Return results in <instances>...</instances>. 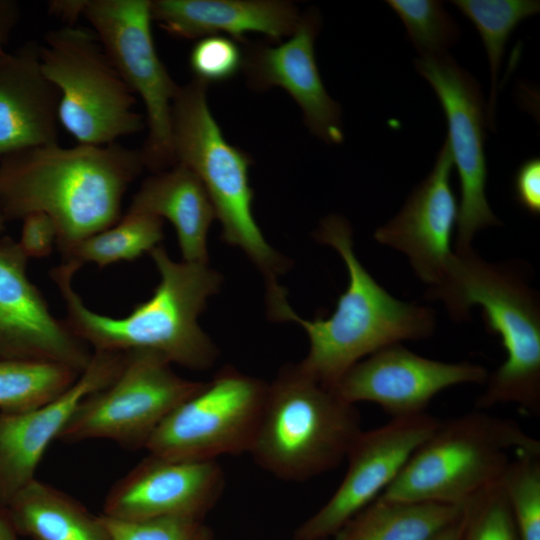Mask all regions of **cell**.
<instances>
[{
  "instance_id": "1",
  "label": "cell",
  "mask_w": 540,
  "mask_h": 540,
  "mask_svg": "<svg viewBox=\"0 0 540 540\" xmlns=\"http://www.w3.org/2000/svg\"><path fill=\"white\" fill-rule=\"evenodd\" d=\"M143 168L140 151L117 142L8 154L0 157V215L5 221L48 215L63 255L121 218L123 197Z\"/></svg>"
},
{
  "instance_id": "2",
  "label": "cell",
  "mask_w": 540,
  "mask_h": 540,
  "mask_svg": "<svg viewBox=\"0 0 540 540\" xmlns=\"http://www.w3.org/2000/svg\"><path fill=\"white\" fill-rule=\"evenodd\" d=\"M149 255L160 281L152 296L121 318L91 310L72 281L80 267L62 262L51 270L66 308L65 324L93 351L150 350L191 370L214 365L219 351L198 323L206 303L222 284L208 264L174 261L160 245Z\"/></svg>"
},
{
  "instance_id": "3",
  "label": "cell",
  "mask_w": 540,
  "mask_h": 540,
  "mask_svg": "<svg viewBox=\"0 0 540 540\" xmlns=\"http://www.w3.org/2000/svg\"><path fill=\"white\" fill-rule=\"evenodd\" d=\"M333 247L348 272V286L331 316L307 320L292 309L287 321L299 324L309 350L299 365L323 385L333 388L357 362L396 343L429 338L435 331L433 310L392 296L371 276L354 251L353 232L340 215L324 218L315 232Z\"/></svg>"
},
{
  "instance_id": "4",
  "label": "cell",
  "mask_w": 540,
  "mask_h": 540,
  "mask_svg": "<svg viewBox=\"0 0 540 540\" xmlns=\"http://www.w3.org/2000/svg\"><path fill=\"white\" fill-rule=\"evenodd\" d=\"M445 282L427 298L444 303L450 317L465 321L479 305L488 333L497 334L506 359L485 382L479 408L514 404L540 415V302L520 270L482 259L473 249L456 252Z\"/></svg>"
},
{
  "instance_id": "5",
  "label": "cell",
  "mask_w": 540,
  "mask_h": 540,
  "mask_svg": "<svg viewBox=\"0 0 540 540\" xmlns=\"http://www.w3.org/2000/svg\"><path fill=\"white\" fill-rule=\"evenodd\" d=\"M206 83L193 79L180 86L172 103V141L176 164L192 170L203 183L222 226L221 239L240 248L264 277L267 305L287 301L278 278L288 261L264 238L252 213L250 157L229 144L211 114Z\"/></svg>"
},
{
  "instance_id": "6",
  "label": "cell",
  "mask_w": 540,
  "mask_h": 540,
  "mask_svg": "<svg viewBox=\"0 0 540 540\" xmlns=\"http://www.w3.org/2000/svg\"><path fill=\"white\" fill-rule=\"evenodd\" d=\"M362 430L355 404L287 364L268 383L249 453L276 478L302 482L338 467Z\"/></svg>"
},
{
  "instance_id": "7",
  "label": "cell",
  "mask_w": 540,
  "mask_h": 540,
  "mask_svg": "<svg viewBox=\"0 0 540 540\" xmlns=\"http://www.w3.org/2000/svg\"><path fill=\"white\" fill-rule=\"evenodd\" d=\"M521 451L540 452V442L512 420L477 411L440 421L381 496L466 505Z\"/></svg>"
},
{
  "instance_id": "8",
  "label": "cell",
  "mask_w": 540,
  "mask_h": 540,
  "mask_svg": "<svg viewBox=\"0 0 540 540\" xmlns=\"http://www.w3.org/2000/svg\"><path fill=\"white\" fill-rule=\"evenodd\" d=\"M39 50L43 72L60 93L59 123L78 144L108 145L144 129L135 94L93 30H50Z\"/></svg>"
},
{
  "instance_id": "9",
  "label": "cell",
  "mask_w": 540,
  "mask_h": 540,
  "mask_svg": "<svg viewBox=\"0 0 540 540\" xmlns=\"http://www.w3.org/2000/svg\"><path fill=\"white\" fill-rule=\"evenodd\" d=\"M204 383L181 377L157 352L127 351L119 374L79 403L57 440H109L126 449H145L167 416Z\"/></svg>"
},
{
  "instance_id": "10",
  "label": "cell",
  "mask_w": 540,
  "mask_h": 540,
  "mask_svg": "<svg viewBox=\"0 0 540 540\" xmlns=\"http://www.w3.org/2000/svg\"><path fill=\"white\" fill-rule=\"evenodd\" d=\"M149 0H85L90 23L122 79L144 103L147 137L139 150L153 173L176 165L172 141V103L180 86L159 58L151 32Z\"/></svg>"
},
{
  "instance_id": "11",
  "label": "cell",
  "mask_w": 540,
  "mask_h": 540,
  "mask_svg": "<svg viewBox=\"0 0 540 540\" xmlns=\"http://www.w3.org/2000/svg\"><path fill=\"white\" fill-rule=\"evenodd\" d=\"M267 389L264 380L226 366L167 416L145 449L184 461L249 453Z\"/></svg>"
},
{
  "instance_id": "12",
  "label": "cell",
  "mask_w": 540,
  "mask_h": 540,
  "mask_svg": "<svg viewBox=\"0 0 540 540\" xmlns=\"http://www.w3.org/2000/svg\"><path fill=\"white\" fill-rule=\"evenodd\" d=\"M416 71L435 91L447 119L446 139L460 182L456 252L472 249L476 233L500 226L486 197V111L479 83L448 54L420 56Z\"/></svg>"
},
{
  "instance_id": "13",
  "label": "cell",
  "mask_w": 540,
  "mask_h": 540,
  "mask_svg": "<svg viewBox=\"0 0 540 540\" xmlns=\"http://www.w3.org/2000/svg\"><path fill=\"white\" fill-rule=\"evenodd\" d=\"M439 423L425 412L392 418L380 427L362 430L347 452V470L340 485L296 528L294 540L331 539L393 483Z\"/></svg>"
},
{
  "instance_id": "14",
  "label": "cell",
  "mask_w": 540,
  "mask_h": 540,
  "mask_svg": "<svg viewBox=\"0 0 540 540\" xmlns=\"http://www.w3.org/2000/svg\"><path fill=\"white\" fill-rule=\"evenodd\" d=\"M488 375L479 364L426 358L396 343L354 364L333 389L351 404L372 402L397 418L425 413L440 392L461 384H485Z\"/></svg>"
},
{
  "instance_id": "15",
  "label": "cell",
  "mask_w": 540,
  "mask_h": 540,
  "mask_svg": "<svg viewBox=\"0 0 540 540\" xmlns=\"http://www.w3.org/2000/svg\"><path fill=\"white\" fill-rule=\"evenodd\" d=\"M17 241L0 239V359L57 363L81 373L93 351L57 319L27 274Z\"/></svg>"
},
{
  "instance_id": "16",
  "label": "cell",
  "mask_w": 540,
  "mask_h": 540,
  "mask_svg": "<svg viewBox=\"0 0 540 540\" xmlns=\"http://www.w3.org/2000/svg\"><path fill=\"white\" fill-rule=\"evenodd\" d=\"M225 482L217 460L184 461L148 453L110 488L102 515L120 521L204 520L221 498Z\"/></svg>"
},
{
  "instance_id": "17",
  "label": "cell",
  "mask_w": 540,
  "mask_h": 540,
  "mask_svg": "<svg viewBox=\"0 0 540 540\" xmlns=\"http://www.w3.org/2000/svg\"><path fill=\"white\" fill-rule=\"evenodd\" d=\"M453 160L443 143L427 177L410 193L401 210L376 229L374 239L403 253L428 290L439 288L455 261L452 246L459 204L452 187Z\"/></svg>"
},
{
  "instance_id": "18",
  "label": "cell",
  "mask_w": 540,
  "mask_h": 540,
  "mask_svg": "<svg viewBox=\"0 0 540 540\" xmlns=\"http://www.w3.org/2000/svg\"><path fill=\"white\" fill-rule=\"evenodd\" d=\"M124 361L125 352L93 351L88 366L57 398L23 413L0 412V508L36 478L46 449L79 403L111 383Z\"/></svg>"
},
{
  "instance_id": "19",
  "label": "cell",
  "mask_w": 540,
  "mask_h": 540,
  "mask_svg": "<svg viewBox=\"0 0 540 540\" xmlns=\"http://www.w3.org/2000/svg\"><path fill=\"white\" fill-rule=\"evenodd\" d=\"M320 24L319 13L308 11L285 43L249 46L242 68L254 89L284 88L301 108L309 130L326 143L340 144L344 139L341 109L327 93L315 60Z\"/></svg>"
},
{
  "instance_id": "20",
  "label": "cell",
  "mask_w": 540,
  "mask_h": 540,
  "mask_svg": "<svg viewBox=\"0 0 540 540\" xmlns=\"http://www.w3.org/2000/svg\"><path fill=\"white\" fill-rule=\"evenodd\" d=\"M39 49L30 41L0 57V157L58 143L60 93Z\"/></svg>"
},
{
  "instance_id": "21",
  "label": "cell",
  "mask_w": 540,
  "mask_h": 540,
  "mask_svg": "<svg viewBox=\"0 0 540 540\" xmlns=\"http://www.w3.org/2000/svg\"><path fill=\"white\" fill-rule=\"evenodd\" d=\"M150 8L152 20L184 39L225 33L244 40L245 33L258 32L280 40L300 20L296 7L280 0H154Z\"/></svg>"
},
{
  "instance_id": "22",
  "label": "cell",
  "mask_w": 540,
  "mask_h": 540,
  "mask_svg": "<svg viewBox=\"0 0 540 540\" xmlns=\"http://www.w3.org/2000/svg\"><path fill=\"white\" fill-rule=\"evenodd\" d=\"M127 211L167 219L176 230L183 261L208 264L207 236L216 215L203 183L186 166L176 164L147 177Z\"/></svg>"
},
{
  "instance_id": "23",
  "label": "cell",
  "mask_w": 540,
  "mask_h": 540,
  "mask_svg": "<svg viewBox=\"0 0 540 540\" xmlns=\"http://www.w3.org/2000/svg\"><path fill=\"white\" fill-rule=\"evenodd\" d=\"M5 510L17 535L32 540H113L101 515L37 478Z\"/></svg>"
},
{
  "instance_id": "24",
  "label": "cell",
  "mask_w": 540,
  "mask_h": 540,
  "mask_svg": "<svg viewBox=\"0 0 540 540\" xmlns=\"http://www.w3.org/2000/svg\"><path fill=\"white\" fill-rule=\"evenodd\" d=\"M466 505L377 497L331 540H430L457 520Z\"/></svg>"
},
{
  "instance_id": "25",
  "label": "cell",
  "mask_w": 540,
  "mask_h": 540,
  "mask_svg": "<svg viewBox=\"0 0 540 540\" xmlns=\"http://www.w3.org/2000/svg\"><path fill=\"white\" fill-rule=\"evenodd\" d=\"M162 221L150 214L126 211L114 225L71 247L62 255L63 262L80 267L92 263L104 268L121 261H134L160 245Z\"/></svg>"
},
{
  "instance_id": "26",
  "label": "cell",
  "mask_w": 540,
  "mask_h": 540,
  "mask_svg": "<svg viewBox=\"0 0 540 540\" xmlns=\"http://www.w3.org/2000/svg\"><path fill=\"white\" fill-rule=\"evenodd\" d=\"M476 27L486 49L490 68V96L486 108L487 124L495 131L497 80L502 56L512 31L524 19L538 14L536 0H453Z\"/></svg>"
},
{
  "instance_id": "27",
  "label": "cell",
  "mask_w": 540,
  "mask_h": 540,
  "mask_svg": "<svg viewBox=\"0 0 540 540\" xmlns=\"http://www.w3.org/2000/svg\"><path fill=\"white\" fill-rule=\"evenodd\" d=\"M79 375L57 363L0 359V412L38 408L66 391Z\"/></svg>"
},
{
  "instance_id": "28",
  "label": "cell",
  "mask_w": 540,
  "mask_h": 540,
  "mask_svg": "<svg viewBox=\"0 0 540 540\" xmlns=\"http://www.w3.org/2000/svg\"><path fill=\"white\" fill-rule=\"evenodd\" d=\"M501 484L519 540H540V452L516 453Z\"/></svg>"
},
{
  "instance_id": "29",
  "label": "cell",
  "mask_w": 540,
  "mask_h": 540,
  "mask_svg": "<svg viewBox=\"0 0 540 540\" xmlns=\"http://www.w3.org/2000/svg\"><path fill=\"white\" fill-rule=\"evenodd\" d=\"M403 22L408 38L420 56L447 54L459 38L454 19L436 0H387Z\"/></svg>"
},
{
  "instance_id": "30",
  "label": "cell",
  "mask_w": 540,
  "mask_h": 540,
  "mask_svg": "<svg viewBox=\"0 0 540 540\" xmlns=\"http://www.w3.org/2000/svg\"><path fill=\"white\" fill-rule=\"evenodd\" d=\"M462 540H519L501 481L467 504Z\"/></svg>"
},
{
  "instance_id": "31",
  "label": "cell",
  "mask_w": 540,
  "mask_h": 540,
  "mask_svg": "<svg viewBox=\"0 0 540 540\" xmlns=\"http://www.w3.org/2000/svg\"><path fill=\"white\" fill-rule=\"evenodd\" d=\"M113 540H217L204 520L164 517L120 521L101 514Z\"/></svg>"
},
{
  "instance_id": "32",
  "label": "cell",
  "mask_w": 540,
  "mask_h": 540,
  "mask_svg": "<svg viewBox=\"0 0 540 540\" xmlns=\"http://www.w3.org/2000/svg\"><path fill=\"white\" fill-rule=\"evenodd\" d=\"M244 55L232 39L223 35L200 38L192 47L189 65L195 79L206 84L225 81L243 67Z\"/></svg>"
},
{
  "instance_id": "33",
  "label": "cell",
  "mask_w": 540,
  "mask_h": 540,
  "mask_svg": "<svg viewBox=\"0 0 540 540\" xmlns=\"http://www.w3.org/2000/svg\"><path fill=\"white\" fill-rule=\"evenodd\" d=\"M17 243L28 259L49 256L57 244L54 222L44 213L28 214L22 219L20 239Z\"/></svg>"
},
{
  "instance_id": "34",
  "label": "cell",
  "mask_w": 540,
  "mask_h": 540,
  "mask_svg": "<svg viewBox=\"0 0 540 540\" xmlns=\"http://www.w3.org/2000/svg\"><path fill=\"white\" fill-rule=\"evenodd\" d=\"M514 194L518 204L533 216L540 214V159L523 162L514 176Z\"/></svg>"
},
{
  "instance_id": "35",
  "label": "cell",
  "mask_w": 540,
  "mask_h": 540,
  "mask_svg": "<svg viewBox=\"0 0 540 540\" xmlns=\"http://www.w3.org/2000/svg\"><path fill=\"white\" fill-rule=\"evenodd\" d=\"M20 5L15 0H0V57L6 52L5 46L19 21Z\"/></svg>"
},
{
  "instance_id": "36",
  "label": "cell",
  "mask_w": 540,
  "mask_h": 540,
  "mask_svg": "<svg viewBox=\"0 0 540 540\" xmlns=\"http://www.w3.org/2000/svg\"><path fill=\"white\" fill-rule=\"evenodd\" d=\"M85 0H55L48 4L49 12L67 22V25H75L77 19L82 16Z\"/></svg>"
},
{
  "instance_id": "37",
  "label": "cell",
  "mask_w": 540,
  "mask_h": 540,
  "mask_svg": "<svg viewBox=\"0 0 540 540\" xmlns=\"http://www.w3.org/2000/svg\"><path fill=\"white\" fill-rule=\"evenodd\" d=\"M467 522V504L463 514L453 523L445 527L430 540H462Z\"/></svg>"
},
{
  "instance_id": "38",
  "label": "cell",
  "mask_w": 540,
  "mask_h": 540,
  "mask_svg": "<svg viewBox=\"0 0 540 540\" xmlns=\"http://www.w3.org/2000/svg\"><path fill=\"white\" fill-rule=\"evenodd\" d=\"M0 540H18L5 508H0Z\"/></svg>"
},
{
  "instance_id": "39",
  "label": "cell",
  "mask_w": 540,
  "mask_h": 540,
  "mask_svg": "<svg viewBox=\"0 0 540 540\" xmlns=\"http://www.w3.org/2000/svg\"><path fill=\"white\" fill-rule=\"evenodd\" d=\"M5 220L3 219V217L0 215V233L4 230V227H5Z\"/></svg>"
},
{
  "instance_id": "40",
  "label": "cell",
  "mask_w": 540,
  "mask_h": 540,
  "mask_svg": "<svg viewBox=\"0 0 540 540\" xmlns=\"http://www.w3.org/2000/svg\"><path fill=\"white\" fill-rule=\"evenodd\" d=\"M318 540H331V539H318Z\"/></svg>"
}]
</instances>
